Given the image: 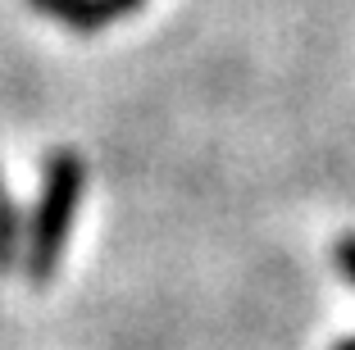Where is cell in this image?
<instances>
[{"label": "cell", "instance_id": "cell-1", "mask_svg": "<svg viewBox=\"0 0 355 350\" xmlns=\"http://www.w3.org/2000/svg\"><path fill=\"white\" fill-rule=\"evenodd\" d=\"M87 191V164L73 150H51L42 168V196L28 214V241H23V268L32 287H46L69 246V227Z\"/></svg>", "mask_w": 355, "mask_h": 350}, {"label": "cell", "instance_id": "cell-2", "mask_svg": "<svg viewBox=\"0 0 355 350\" xmlns=\"http://www.w3.org/2000/svg\"><path fill=\"white\" fill-rule=\"evenodd\" d=\"M28 5L37 14H46V19L64 23L78 37H96L105 23H119L128 14H137L146 0H28Z\"/></svg>", "mask_w": 355, "mask_h": 350}, {"label": "cell", "instance_id": "cell-3", "mask_svg": "<svg viewBox=\"0 0 355 350\" xmlns=\"http://www.w3.org/2000/svg\"><path fill=\"white\" fill-rule=\"evenodd\" d=\"M23 241H28V218H23L19 200L0 191V273L23 259Z\"/></svg>", "mask_w": 355, "mask_h": 350}, {"label": "cell", "instance_id": "cell-4", "mask_svg": "<svg viewBox=\"0 0 355 350\" xmlns=\"http://www.w3.org/2000/svg\"><path fill=\"white\" fill-rule=\"evenodd\" d=\"M333 255H337L342 273L351 278V287H355V232H351V237H342V241H337V250H333Z\"/></svg>", "mask_w": 355, "mask_h": 350}, {"label": "cell", "instance_id": "cell-5", "mask_svg": "<svg viewBox=\"0 0 355 350\" xmlns=\"http://www.w3.org/2000/svg\"><path fill=\"white\" fill-rule=\"evenodd\" d=\"M337 350H355V337H351V341H342V346H337Z\"/></svg>", "mask_w": 355, "mask_h": 350}]
</instances>
